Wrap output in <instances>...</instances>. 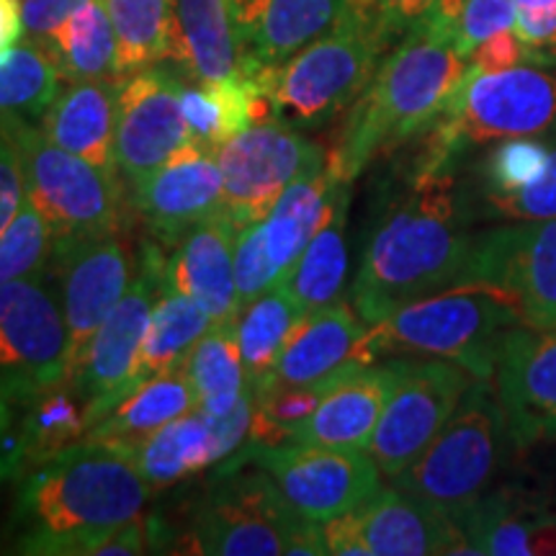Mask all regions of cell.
<instances>
[{
	"instance_id": "obj_1",
	"label": "cell",
	"mask_w": 556,
	"mask_h": 556,
	"mask_svg": "<svg viewBox=\"0 0 556 556\" xmlns=\"http://www.w3.org/2000/svg\"><path fill=\"white\" fill-rule=\"evenodd\" d=\"M467 197L454 173L413 178L374 227L351 289V304L366 325H377L402 304L467 281L477 232L469 229Z\"/></svg>"
},
{
	"instance_id": "obj_2",
	"label": "cell",
	"mask_w": 556,
	"mask_h": 556,
	"mask_svg": "<svg viewBox=\"0 0 556 556\" xmlns=\"http://www.w3.org/2000/svg\"><path fill=\"white\" fill-rule=\"evenodd\" d=\"M152 486L127 451L78 441L29 467L13 513V546L34 556H96L142 516Z\"/></svg>"
},
{
	"instance_id": "obj_3",
	"label": "cell",
	"mask_w": 556,
	"mask_h": 556,
	"mask_svg": "<svg viewBox=\"0 0 556 556\" xmlns=\"http://www.w3.org/2000/svg\"><path fill=\"white\" fill-rule=\"evenodd\" d=\"M469 62L430 18H417L348 111L328 173L353 184L368 163L389 155L438 122Z\"/></svg>"
},
{
	"instance_id": "obj_4",
	"label": "cell",
	"mask_w": 556,
	"mask_h": 556,
	"mask_svg": "<svg viewBox=\"0 0 556 556\" xmlns=\"http://www.w3.org/2000/svg\"><path fill=\"white\" fill-rule=\"evenodd\" d=\"M556 129V75L539 65L507 70L467 67L448 106L426 135L413 178L454 173V163L479 144L513 137H546Z\"/></svg>"
},
{
	"instance_id": "obj_5",
	"label": "cell",
	"mask_w": 556,
	"mask_h": 556,
	"mask_svg": "<svg viewBox=\"0 0 556 556\" xmlns=\"http://www.w3.org/2000/svg\"><path fill=\"white\" fill-rule=\"evenodd\" d=\"M513 443L492 381L475 379L435 441L394 477V486L458 526L492 490L510 462Z\"/></svg>"
},
{
	"instance_id": "obj_6",
	"label": "cell",
	"mask_w": 556,
	"mask_h": 556,
	"mask_svg": "<svg viewBox=\"0 0 556 556\" xmlns=\"http://www.w3.org/2000/svg\"><path fill=\"white\" fill-rule=\"evenodd\" d=\"M520 325L513 304L490 287L464 283L402 304L368 325L377 356H428L454 361L475 379L492 381L507 332Z\"/></svg>"
},
{
	"instance_id": "obj_7",
	"label": "cell",
	"mask_w": 556,
	"mask_h": 556,
	"mask_svg": "<svg viewBox=\"0 0 556 556\" xmlns=\"http://www.w3.org/2000/svg\"><path fill=\"white\" fill-rule=\"evenodd\" d=\"M389 41L377 5L351 0L336 29L283 65L263 70L276 119L291 127H319L353 106L381 65Z\"/></svg>"
},
{
	"instance_id": "obj_8",
	"label": "cell",
	"mask_w": 556,
	"mask_h": 556,
	"mask_svg": "<svg viewBox=\"0 0 556 556\" xmlns=\"http://www.w3.org/2000/svg\"><path fill=\"white\" fill-rule=\"evenodd\" d=\"M199 505L186 554L208 556H323L328 554L323 523L302 518L283 500L266 469L225 471Z\"/></svg>"
},
{
	"instance_id": "obj_9",
	"label": "cell",
	"mask_w": 556,
	"mask_h": 556,
	"mask_svg": "<svg viewBox=\"0 0 556 556\" xmlns=\"http://www.w3.org/2000/svg\"><path fill=\"white\" fill-rule=\"evenodd\" d=\"M18 144L26 199L54 232V248L119 235L124 214L116 173L54 144L29 119L9 116Z\"/></svg>"
},
{
	"instance_id": "obj_10",
	"label": "cell",
	"mask_w": 556,
	"mask_h": 556,
	"mask_svg": "<svg viewBox=\"0 0 556 556\" xmlns=\"http://www.w3.org/2000/svg\"><path fill=\"white\" fill-rule=\"evenodd\" d=\"M471 384L475 377L454 361L400 358L397 379L366 448L381 475L394 479L413 467L456 413Z\"/></svg>"
},
{
	"instance_id": "obj_11",
	"label": "cell",
	"mask_w": 556,
	"mask_h": 556,
	"mask_svg": "<svg viewBox=\"0 0 556 556\" xmlns=\"http://www.w3.org/2000/svg\"><path fill=\"white\" fill-rule=\"evenodd\" d=\"M225 212L240 229L266 219L296 180L325 170L328 152L287 122H263L227 139L217 152Z\"/></svg>"
},
{
	"instance_id": "obj_12",
	"label": "cell",
	"mask_w": 556,
	"mask_h": 556,
	"mask_svg": "<svg viewBox=\"0 0 556 556\" xmlns=\"http://www.w3.org/2000/svg\"><path fill=\"white\" fill-rule=\"evenodd\" d=\"M45 274L0 287V397L29 402L67 381V325Z\"/></svg>"
},
{
	"instance_id": "obj_13",
	"label": "cell",
	"mask_w": 556,
	"mask_h": 556,
	"mask_svg": "<svg viewBox=\"0 0 556 556\" xmlns=\"http://www.w3.org/2000/svg\"><path fill=\"white\" fill-rule=\"evenodd\" d=\"M464 283L500 291L526 328L556 330V217L477 232Z\"/></svg>"
},
{
	"instance_id": "obj_14",
	"label": "cell",
	"mask_w": 556,
	"mask_h": 556,
	"mask_svg": "<svg viewBox=\"0 0 556 556\" xmlns=\"http://www.w3.org/2000/svg\"><path fill=\"white\" fill-rule=\"evenodd\" d=\"M163 270L165 261L160 248L148 242L142 248V268L131 278L127 294L90 338L78 377L70 381L86 400L88 428L139 384V356L163 283Z\"/></svg>"
},
{
	"instance_id": "obj_15",
	"label": "cell",
	"mask_w": 556,
	"mask_h": 556,
	"mask_svg": "<svg viewBox=\"0 0 556 556\" xmlns=\"http://www.w3.org/2000/svg\"><path fill=\"white\" fill-rule=\"evenodd\" d=\"M268 471L287 503L315 523L356 510L381 490V469L366 448H330L281 443L250 456Z\"/></svg>"
},
{
	"instance_id": "obj_16",
	"label": "cell",
	"mask_w": 556,
	"mask_h": 556,
	"mask_svg": "<svg viewBox=\"0 0 556 556\" xmlns=\"http://www.w3.org/2000/svg\"><path fill=\"white\" fill-rule=\"evenodd\" d=\"M180 83L168 70L148 67L119 80L116 96L114 157L116 170L137 186L189 144L180 111Z\"/></svg>"
},
{
	"instance_id": "obj_17",
	"label": "cell",
	"mask_w": 556,
	"mask_h": 556,
	"mask_svg": "<svg viewBox=\"0 0 556 556\" xmlns=\"http://www.w3.org/2000/svg\"><path fill=\"white\" fill-rule=\"evenodd\" d=\"M62 278V315L67 325V381H75L90 338L127 294L135 261L119 235L54 248Z\"/></svg>"
},
{
	"instance_id": "obj_18",
	"label": "cell",
	"mask_w": 556,
	"mask_h": 556,
	"mask_svg": "<svg viewBox=\"0 0 556 556\" xmlns=\"http://www.w3.org/2000/svg\"><path fill=\"white\" fill-rule=\"evenodd\" d=\"M492 387L518 451L556 443V330L507 332Z\"/></svg>"
},
{
	"instance_id": "obj_19",
	"label": "cell",
	"mask_w": 556,
	"mask_h": 556,
	"mask_svg": "<svg viewBox=\"0 0 556 556\" xmlns=\"http://www.w3.org/2000/svg\"><path fill=\"white\" fill-rule=\"evenodd\" d=\"M374 361L379 356L368 338V325L353 304L336 302L296 319L278 361L274 387L340 384Z\"/></svg>"
},
{
	"instance_id": "obj_20",
	"label": "cell",
	"mask_w": 556,
	"mask_h": 556,
	"mask_svg": "<svg viewBox=\"0 0 556 556\" xmlns=\"http://www.w3.org/2000/svg\"><path fill=\"white\" fill-rule=\"evenodd\" d=\"M131 201L163 242H180L225 208V178L214 152L186 144L168 163L131 186Z\"/></svg>"
},
{
	"instance_id": "obj_21",
	"label": "cell",
	"mask_w": 556,
	"mask_h": 556,
	"mask_svg": "<svg viewBox=\"0 0 556 556\" xmlns=\"http://www.w3.org/2000/svg\"><path fill=\"white\" fill-rule=\"evenodd\" d=\"M351 518L366 556L471 554L467 536L454 520L397 486H381L377 495L351 510Z\"/></svg>"
},
{
	"instance_id": "obj_22",
	"label": "cell",
	"mask_w": 556,
	"mask_h": 556,
	"mask_svg": "<svg viewBox=\"0 0 556 556\" xmlns=\"http://www.w3.org/2000/svg\"><path fill=\"white\" fill-rule=\"evenodd\" d=\"M351 0H232L245 70L278 67L336 29Z\"/></svg>"
},
{
	"instance_id": "obj_23",
	"label": "cell",
	"mask_w": 556,
	"mask_h": 556,
	"mask_svg": "<svg viewBox=\"0 0 556 556\" xmlns=\"http://www.w3.org/2000/svg\"><path fill=\"white\" fill-rule=\"evenodd\" d=\"M240 227L222 208L219 214L193 227L165 261L163 281L180 294L197 299L214 325L235 323L238 289H235V240Z\"/></svg>"
},
{
	"instance_id": "obj_24",
	"label": "cell",
	"mask_w": 556,
	"mask_h": 556,
	"mask_svg": "<svg viewBox=\"0 0 556 556\" xmlns=\"http://www.w3.org/2000/svg\"><path fill=\"white\" fill-rule=\"evenodd\" d=\"M397 379V361L366 366L330 389L307 420L291 433L289 443L330 448H368Z\"/></svg>"
},
{
	"instance_id": "obj_25",
	"label": "cell",
	"mask_w": 556,
	"mask_h": 556,
	"mask_svg": "<svg viewBox=\"0 0 556 556\" xmlns=\"http://www.w3.org/2000/svg\"><path fill=\"white\" fill-rule=\"evenodd\" d=\"M197 83L242 78L245 50L232 0H170V58Z\"/></svg>"
},
{
	"instance_id": "obj_26",
	"label": "cell",
	"mask_w": 556,
	"mask_h": 556,
	"mask_svg": "<svg viewBox=\"0 0 556 556\" xmlns=\"http://www.w3.org/2000/svg\"><path fill=\"white\" fill-rule=\"evenodd\" d=\"M119 80H83L54 96L39 129L73 155L116 173L114 131Z\"/></svg>"
},
{
	"instance_id": "obj_27",
	"label": "cell",
	"mask_w": 556,
	"mask_h": 556,
	"mask_svg": "<svg viewBox=\"0 0 556 556\" xmlns=\"http://www.w3.org/2000/svg\"><path fill=\"white\" fill-rule=\"evenodd\" d=\"M193 407H197V397H193L184 371L160 374V377L139 381L129 394H124L114 407H109L88 428L83 441L103 443V446L127 451L135 456L155 430L191 413Z\"/></svg>"
},
{
	"instance_id": "obj_28",
	"label": "cell",
	"mask_w": 556,
	"mask_h": 556,
	"mask_svg": "<svg viewBox=\"0 0 556 556\" xmlns=\"http://www.w3.org/2000/svg\"><path fill=\"white\" fill-rule=\"evenodd\" d=\"M348 206H351V184L338 180L317 232L312 235L309 245L304 248L296 266L281 283L302 315L336 304L343 294L348 276Z\"/></svg>"
},
{
	"instance_id": "obj_29",
	"label": "cell",
	"mask_w": 556,
	"mask_h": 556,
	"mask_svg": "<svg viewBox=\"0 0 556 556\" xmlns=\"http://www.w3.org/2000/svg\"><path fill=\"white\" fill-rule=\"evenodd\" d=\"M552 513L536 500L510 486H492L462 518L458 528L475 556H531L541 554V541Z\"/></svg>"
},
{
	"instance_id": "obj_30",
	"label": "cell",
	"mask_w": 556,
	"mask_h": 556,
	"mask_svg": "<svg viewBox=\"0 0 556 556\" xmlns=\"http://www.w3.org/2000/svg\"><path fill=\"white\" fill-rule=\"evenodd\" d=\"M135 464L148 479L152 492L168 490L180 479H189L199 471L217 464L214 454L212 420L204 409L193 407L191 413L176 417L168 426L155 430L135 454Z\"/></svg>"
},
{
	"instance_id": "obj_31",
	"label": "cell",
	"mask_w": 556,
	"mask_h": 556,
	"mask_svg": "<svg viewBox=\"0 0 556 556\" xmlns=\"http://www.w3.org/2000/svg\"><path fill=\"white\" fill-rule=\"evenodd\" d=\"M336 184L338 178H332L328 168L312 178L296 180L281 193L268 217L263 219V242H266V253L278 274V287L287 281L299 255L304 253L312 235L317 232Z\"/></svg>"
},
{
	"instance_id": "obj_32",
	"label": "cell",
	"mask_w": 556,
	"mask_h": 556,
	"mask_svg": "<svg viewBox=\"0 0 556 556\" xmlns=\"http://www.w3.org/2000/svg\"><path fill=\"white\" fill-rule=\"evenodd\" d=\"M62 80H119L116 75V34L106 0H90L50 37H41Z\"/></svg>"
},
{
	"instance_id": "obj_33",
	"label": "cell",
	"mask_w": 556,
	"mask_h": 556,
	"mask_svg": "<svg viewBox=\"0 0 556 556\" xmlns=\"http://www.w3.org/2000/svg\"><path fill=\"white\" fill-rule=\"evenodd\" d=\"M212 315L197 299L180 294L165 281L160 283L142 356H139V381L180 371L193 345L212 330Z\"/></svg>"
},
{
	"instance_id": "obj_34",
	"label": "cell",
	"mask_w": 556,
	"mask_h": 556,
	"mask_svg": "<svg viewBox=\"0 0 556 556\" xmlns=\"http://www.w3.org/2000/svg\"><path fill=\"white\" fill-rule=\"evenodd\" d=\"M180 371L197 397V407L212 417L227 415L253 389L232 323L212 325Z\"/></svg>"
},
{
	"instance_id": "obj_35",
	"label": "cell",
	"mask_w": 556,
	"mask_h": 556,
	"mask_svg": "<svg viewBox=\"0 0 556 556\" xmlns=\"http://www.w3.org/2000/svg\"><path fill=\"white\" fill-rule=\"evenodd\" d=\"M299 317H302V309L283 287L266 291L235 315V336H238L250 387L255 394L274 387L278 361Z\"/></svg>"
},
{
	"instance_id": "obj_36",
	"label": "cell",
	"mask_w": 556,
	"mask_h": 556,
	"mask_svg": "<svg viewBox=\"0 0 556 556\" xmlns=\"http://www.w3.org/2000/svg\"><path fill=\"white\" fill-rule=\"evenodd\" d=\"M86 433V400L78 387L62 381L29 402V413L13 441V467H34L83 441Z\"/></svg>"
},
{
	"instance_id": "obj_37",
	"label": "cell",
	"mask_w": 556,
	"mask_h": 556,
	"mask_svg": "<svg viewBox=\"0 0 556 556\" xmlns=\"http://www.w3.org/2000/svg\"><path fill=\"white\" fill-rule=\"evenodd\" d=\"M106 9L119 80L170 58V0H106Z\"/></svg>"
},
{
	"instance_id": "obj_38",
	"label": "cell",
	"mask_w": 556,
	"mask_h": 556,
	"mask_svg": "<svg viewBox=\"0 0 556 556\" xmlns=\"http://www.w3.org/2000/svg\"><path fill=\"white\" fill-rule=\"evenodd\" d=\"M60 70L41 39L0 54V119L41 116L60 93Z\"/></svg>"
},
{
	"instance_id": "obj_39",
	"label": "cell",
	"mask_w": 556,
	"mask_h": 556,
	"mask_svg": "<svg viewBox=\"0 0 556 556\" xmlns=\"http://www.w3.org/2000/svg\"><path fill=\"white\" fill-rule=\"evenodd\" d=\"M552 139L546 137H513L492 148L479 173V201H490L513 193L539 178L548 165Z\"/></svg>"
},
{
	"instance_id": "obj_40",
	"label": "cell",
	"mask_w": 556,
	"mask_h": 556,
	"mask_svg": "<svg viewBox=\"0 0 556 556\" xmlns=\"http://www.w3.org/2000/svg\"><path fill=\"white\" fill-rule=\"evenodd\" d=\"M54 258V232L39 208L24 199L11 225L0 232V287L16 278L41 276Z\"/></svg>"
},
{
	"instance_id": "obj_41",
	"label": "cell",
	"mask_w": 556,
	"mask_h": 556,
	"mask_svg": "<svg viewBox=\"0 0 556 556\" xmlns=\"http://www.w3.org/2000/svg\"><path fill=\"white\" fill-rule=\"evenodd\" d=\"M552 139V152H548V165L539 178L523 189L505 193V197L484 201V214L490 219L503 222H539V219H554L556 217V129Z\"/></svg>"
},
{
	"instance_id": "obj_42",
	"label": "cell",
	"mask_w": 556,
	"mask_h": 556,
	"mask_svg": "<svg viewBox=\"0 0 556 556\" xmlns=\"http://www.w3.org/2000/svg\"><path fill=\"white\" fill-rule=\"evenodd\" d=\"M278 287V274L263 242V219L242 227L235 240V289H238V312L245 304Z\"/></svg>"
},
{
	"instance_id": "obj_43",
	"label": "cell",
	"mask_w": 556,
	"mask_h": 556,
	"mask_svg": "<svg viewBox=\"0 0 556 556\" xmlns=\"http://www.w3.org/2000/svg\"><path fill=\"white\" fill-rule=\"evenodd\" d=\"M507 29H516L513 0H462L451 37H454L456 52L469 62L471 52L482 41Z\"/></svg>"
},
{
	"instance_id": "obj_44",
	"label": "cell",
	"mask_w": 556,
	"mask_h": 556,
	"mask_svg": "<svg viewBox=\"0 0 556 556\" xmlns=\"http://www.w3.org/2000/svg\"><path fill=\"white\" fill-rule=\"evenodd\" d=\"M516 34L536 65L556 62V0H513Z\"/></svg>"
},
{
	"instance_id": "obj_45",
	"label": "cell",
	"mask_w": 556,
	"mask_h": 556,
	"mask_svg": "<svg viewBox=\"0 0 556 556\" xmlns=\"http://www.w3.org/2000/svg\"><path fill=\"white\" fill-rule=\"evenodd\" d=\"M24 199V168H21L18 144L11 135L9 116H5L0 119V232L16 217Z\"/></svg>"
},
{
	"instance_id": "obj_46",
	"label": "cell",
	"mask_w": 556,
	"mask_h": 556,
	"mask_svg": "<svg viewBox=\"0 0 556 556\" xmlns=\"http://www.w3.org/2000/svg\"><path fill=\"white\" fill-rule=\"evenodd\" d=\"M518 65H536V60H533L531 50H528L523 41H520L516 29L500 31L495 37L482 41L469 58V67L484 70V73Z\"/></svg>"
},
{
	"instance_id": "obj_47",
	"label": "cell",
	"mask_w": 556,
	"mask_h": 556,
	"mask_svg": "<svg viewBox=\"0 0 556 556\" xmlns=\"http://www.w3.org/2000/svg\"><path fill=\"white\" fill-rule=\"evenodd\" d=\"M90 0H21V13H24V31L31 37H50L58 26L80 11Z\"/></svg>"
},
{
	"instance_id": "obj_48",
	"label": "cell",
	"mask_w": 556,
	"mask_h": 556,
	"mask_svg": "<svg viewBox=\"0 0 556 556\" xmlns=\"http://www.w3.org/2000/svg\"><path fill=\"white\" fill-rule=\"evenodd\" d=\"M377 16L389 39L405 37V31L433 9L435 0H377Z\"/></svg>"
},
{
	"instance_id": "obj_49",
	"label": "cell",
	"mask_w": 556,
	"mask_h": 556,
	"mask_svg": "<svg viewBox=\"0 0 556 556\" xmlns=\"http://www.w3.org/2000/svg\"><path fill=\"white\" fill-rule=\"evenodd\" d=\"M21 31H24L21 0H0V54L16 47Z\"/></svg>"
},
{
	"instance_id": "obj_50",
	"label": "cell",
	"mask_w": 556,
	"mask_h": 556,
	"mask_svg": "<svg viewBox=\"0 0 556 556\" xmlns=\"http://www.w3.org/2000/svg\"><path fill=\"white\" fill-rule=\"evenodd\" d=\"M5 426H9V402H0V482L13 471V446L3 443Z\"/></svg>"
},
{
	"instance_id": "obj_51",
	"label": "cell",
	"mask_w": 556,
	"mask_h": 556,
	"mask_svg": "<svg viewBox=\"0 0 556 556\" xmlns=\"http://www.w3.org/2000/svg\"><path fill=\"white\" fill-rule=\"evenodd\" d=\"M358 3H377V0H358Z\"/></svg>"
},
{
	"instance_id": "obj_52",
	"label": "cell",
	"mask_w": 556,
	"mask_h": 556,
	"mask_svg": "<svg viewBox=\"0 0 556 556\" xmlns=\"http://www.w3.org/2000/svg\"><path fill=\"white\" fill-rule=\"evenodd\" d=\"M554 523H556V513H554Z\"/></svg>"
},
{
	"instance_id": "obj_53",
	"label": "cell",
	"mask_w": 556,
	"mask_h": 556,
	"mask_svg": "<svg viewBox=\"0 0 556 556\" xmlns=\"http://www.w3.org/2000/svg\"><path fill=\"white\" fill-rule=\"evenodd\" d=\"M0 402H5V400H3V397H0Z\"/></svg>"
}]
</instances>
